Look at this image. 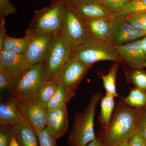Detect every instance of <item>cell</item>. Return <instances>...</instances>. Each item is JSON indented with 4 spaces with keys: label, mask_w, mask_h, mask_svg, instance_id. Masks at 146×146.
Returning a JSON list of instances; mask_svg holds the SVG:
<instances>
[{
    "label": "cell",
    "mask_w": 146,
    "mask_h": 146,
    "mask_svg": "<svg viewBox=\"0 0 146 146\" xmlns=\"http://www.w3.org/2000/svg\"><path fill=\"white\" fill-rule=\"evenodd\" d=\"M138 109L121 101L115 106L112 118L106 128H101L96 136L102 146H118L128 141L137 132Z\"/></svg>",
    "instance_id": "obj_1"
},
{
    "label": "cell",
    "mask_w": 146,
    "mask_h": 146,
    "mask_svg": "<svg viewBox=\"0 0 146 146\" xmlns=\"http://www.w3.org/2000/svg\"><path fill=\"white\" fill-rule=\"evenodd\" d=\"M72 56L86 65H94L95 63L103 60L123 64L115 47L90 32L82 43L74 48Z\"/></svg>",
    "instance_id": "obj_2"
},
{
    "label": "cell",
    "mask_w": 146,
    "mask_h": 146,
    "mask_svg": "<svg viewBox=\"0 0 146 146\" xmlns=\"http://www.w3.org/2000/svg\"><path fill=\"white\" fill-rule=\"evenodd\" d=\"M102 97L100 92L94 94L85 110L76 114L72 129L68 138L69 146H85L96 139L94 117L97 104Z\"/></svg>",
    "instance_id": "obj_3"
},
{
    "label": "cell",
    "mask_w": 146,
    "mask_h": 146,
    "mask_svg": "<svg viewBox=\"0 0 146 146\" xmlns=\"http://www.w3.org/2000/svg\"><path fill=\"white\" fill-rule=\"evenodd\" d=\"M66 4L63 0L35 11L29 29L33 33L56 35L61 31Z\"/></svg>",
    "instance_id": "obj_4"
},
{
    "label": "cell",
    "mask_w": 146,
    "mask_h": 146,
    "mask_svg": "<svg viewBox=\"0 0 146 146\" xmlns=\"http://www.w3.org/2000/svg\"><path fill=\"white\" fill-rule=\"evenodd\" d=\"M73 49L61 31L54 36L44 59L46 81L55 82L58 72L72 56Z\"/></svg>",
    "instance_id": "obj_5"
},
{
    "label": "cell",
    "mask_w": 146,
    "mask_h": 146,
    "mask_svg": "<svg viewBox=\"0 0 146 146\" xmlns=\"http://www.w3.org/2000/svg\"><path fill=\"white\" fill-rule=\"evenodd\" d=\"M46 72L44 60L31 67L17 81L11 91L13 97L17 99L36 97L37 91L45 81Z\"/></svg>",
    "instance_id": "obj_6"
},
{
    "label": "cell",
    "mask_w": 146,
    "mask_h": 146,
    "mask_svg": "<svg viewBox=\"0 0 146 146\" xmlns=\"http://www.w3.org/2000/svg\"><path fill=\"white\" fill-rule=\"evenodd\" d=\"M93 65L83 64L71 56L58 72L55 82L74 97L79 84Z\"/></svg>",
    "instance_id": "obj_7"
},
{
    "label": "cell",
    "mask_w": 146,
    "mask_h": 146,
    "mask_svg": "<svg viewBox=\"0 0 146 146\" xmlns=\"http://www.w3.org/2000/svg\"><path fill=\"white\" fill-rule=\"evenodd\" d=\"M61 31L74 48L82 43L89 33L83 18L67 4Z\"/></svg>",
    "instance_id": "obj_8"
},
{
    "label": "cell",
    "mask_w": 146,
    "mask_h": 146,
    "mask_svg": "<svg viewBox=\"0 0 146 146\" xmlns=\"http://www.w3.org/2000/svg\"><path fill=\"white\" fill-rule=\"evenodd\" d=\"M15 99L21 114L33 128L36 134L46 127V121L48 112L46 104L36 97Z\"/></svg>",
    "instance_id": "obj_9"
},
{
    "label": "cell",
    "mask_w": 146,
    "mask_h": 146,
    "mask_svg": "<svg viewBox=\"0 0 146 146\" xmlns=\"http://www.w3.org/2000/svg\"><path fill=\"white\" fill-rule=\"evenodd\" d=\"M145 36V31L133 27L123 17H114L110 25L107 42L113 46H122Z\"/></svg>",
    "instance_id": "obj_10"
},
{
    "label": "cell",
    "mask_w": 146,
    "mask_h": 146,
    "mask_svg": "<svg viewBox=\"0 0 146 146\" xmlns=\"http://www.w3.org/2000/svg\"><path fill=\"white\" fill-rule=\"evenodd\" d=\"M30 68L25 54L0 51V71L16 83Z\"/></svg>",
    "instance_id": "obj_11"
},
{
    "label": "cell",
    "mask_w": 146,
    "mask_h": 146,
    "mask_svg": "<svg viewBox=\"0 0 146 146\" xmlns=\"http://www.w3.org/2000/svg\"><path fill=\"white\" fill-rule=\"evenodd\" d=\"M123 64L133 69L146 67V56L142 46V38L122 46H115Z\"/></svg>",
    "instance_id": "obj_12"
},
{
    "label": "cell",
    "mask_w": 146,
    "mask_h": 146,
    "mask_svg": "<svg viewBox=\"0 0 146 146\" xmlns=\"http://www.w3.org/2000/svg\"><path fill=\"white\" fill-rule=\"evenodd\" d=\"M55 35L33 33L30 44L24 53L30 68L44 60Z\"/></svg>",
    "instance_id": "obj_13"
},
{
    "label": "cell",
    "mask_w": 146,
    "mask_h": 146,
    "mask_svg": "<svg viewBox=\"0 0 146 146\" xmlns=\"http://www.w3.org/2000/svg\"><path fill=\"white\" fill-rule=\"evenodd\" d=\"M46 125L51 133L57 139L63 136L69 127L67 104L48 110Z\"/></svg>",
    "instance_id": "obj_14"
},
{
    "label": "cell",
    "mask_w": 146,
    "mask_h": 146,
    "mask_svg": "<svg viewBox=\"0 0 146 146\" xmlns=\"http://www.w3.org/2000/svg\"><path fill=\"white\" fill-rule=\"evenodd\" d=\"M0 124L1 125H13L18 124L30 125L21 114L14 97L0 104Z\"/></svg>",
    "instance_id": "obj_15"
},
{
    "label": "cell",
    "mask_w": 146,
    "mask_h": 146,
    "mask_svg": "<svg viewBox=\"0 0 146 146\" xmlns=\"http://www.w3.org/2000/svg\"><path fill=\"white\" fill-rule=\"evenodd\" d=\"M75 9L84 20H94L99 18L115 17V14L105 8L101 3L89 4H72L68 5Z\"/></svg>",
    "instance_id": "obj_16"
},
{
    "label": "cell",
    "mask_w": 146,
    "mask_h": 146,
    "mask_svg": "<svg viewBox=\"0 0 146 146\" xmlns=\"http://www.w3.org/2000/svg\"><path fill=\"white\" fill-rule=\"evenodd\" d=\"M13 136L20 146H40L37 134L31 126L26 124L11 125Z\"/></svg>",
    "instance_id": "obj_17"
},
{
    "label": "cell",
    "mask_w": 146,
    "mask_h": 146,
    "mask_svg": "<svg viewBox=\"0 0 146 146\" xmlns=\"http://www.w3.org/2000/svg\"><path fill=\"white\" fill-rule=\"evenodd\" d=\"M33 36V33L29 29L25 35L21 38H15L6 35L0 51L5 50L16 54H24L26 52Z\"/></svg>",
    "instance_id": "obj_18"
},
{
    "label": "cell",
    "mask_w": 146,
    "mask_h": 146,
    "mask_svg": "<svg viewBox=\"0 0 146 146\" xmlns=\"http://www.w3.org/2000/svg\"><path fill=\"white\" fill-rule=\"evenodd\" d=\"M114 17L101 18L94 20H84L89 32L94 36L107 42L110 25Z\"/></svg>",
    "instance_id": "obj_19"
},
{
    "label": "cell",
    "mask_w": 146,
    "mask_h": 146,
    "mask_svg": "<svg viewBox=\"0 0 146 146\" xmlns=\"http://www.w3.org/2000/svg\"><path fill=\"white\" fill-rule=\"evenodd\" d=\"M114 97L106 93L101 100V110L98 119L101 128H106L111 120L115 106Z\"/></svg>",
    "instance_id": "obj_20"
},
{
    "label": "cell",
    "mask_w": 146,
    "mask_h": 146,
    "mask_svg": "<svg viewBox=\"0 0 146 146\" xmlns=\"http://www.w3.org/2000/svg\"><path fill=\"white\" fill-rule=\"evenodd\" d=\"M119 65V63H114L110 68L106 75L101 72H98V75L102 80L106 93L111 95L114 98L119 96L117 91L116 79Z\"/></svg>",
    "instance_id": "obj_21"
},
{
    "label": "cell",
    "mask_w": 146,
    "mask_h": 146,
    "mask_svg": "<svg viewBox=\"0 0 146 146\" xmlns=\"http://www.w3.org/2000/svg\"><path fill=\"white\" fill-rule=\"evenodd\" d=\"M120 100L130 107L139 109L146 106V91L134 87L127 96L120 97Z\"/></svg>",
    "instance_id": "obj_22"
},
{
    "label": "cell",
    "mask_w": 146,
    "mask_h": 146,
    "mask_svg": "<svg viewBox=\"0 0 146 146\" xmlns=\"http://www.w3.org/2000/svg\"><path fill=\"white\" fill-rule=\"evenodd\" d=\"M127 80L139 89L146 91V71L144 69H133L125 67Z\"/></svg>",
    "instance_id": "obj_23"
},
{
    "label": "cell",
    "mask_w": 146,
    "mask_h": 146,
    "mask_svg": "<svg viewBox=\"0 0 146 146\" xmlns=\"http://www.w3.org/2000/svg\"><path fill=\"white\" fill-rule=\"evenodd\" d=\"M73 97L62 86L58 85L57 89L54 95L47 104L48 110L53 109L67 104Z\"/></svg>",
    "instance_id": "obj_24"
},
{
    "label": "cell",
    "mask_w": 146,
    "mask_h": 146,
    "mask_svg": "<svg viewBox=\"0 0 146 146\" xmlns=\"http://www.w3.org/2000/svg\"><path fill=\"white\" fill-rule=\"evenodd\" d=\"M58 84L54 81H45L39 88L36 97L47 105L55 93Z\"/></svg>",
    "instance_id": "obj_25"
},
{
    "label": "cell",
    "mask_w": 146,
    "mask_h": 146,
    "mask_svg": "<svg viewBox=\"0 0 146 146\" xmlns=\"http://www.w3.org/2000/svg\"><path fill=\"white\" fill-rule=\"evenodd\" d=\"M146 12V0H133L115 17H125L136 13Z\"/></svg>",
    "instance_id": "obj_26"
},
{
    "label": "cell",
    "mask_w": 146,
    "mask_h": 146,
    "mask_svg": "<svg viewBox=\"0 0 146 146\" xmlns=\"http://www.w3.org/2000/svg\"><path fill=\"white\" fill-rule=\"evenodd\" d=\"M131 1V0H101V4L108 10L117 14L121 12Z\"/></svg>",
    "instance_id": "obj_27"
},
{
    "label": "cell",
    "mask_w": 146,
    "mask_h": 146,
    "mask_svg": "<svg viewBox=\"0 0 146 146\" xmlns=\"http://www.w3.org/2000/svg\"><path fill=\"white\" fill-rule=\"evenodd\" d=\"M123 18L133 27L143 31L146 30V12L136 13Z\"/></svg>",
    "instance_id": "obj_28"
},
{
    "label": "cell",
    "mask_w": 146,
    "mask_h": 146,
    "mask_svg": "<svg viewBox=\"0 0 146 146\" xmlns=\"http://www.w3.org/2000/svg\"><path fill=\"white\" fill-rule=\"evenodd\" d=\"M40 146H57V138L54 136L47 127L37 134Z\"/></svg>",
    "instance_id": "obj_29"
},
{
    "label": "cell",
    "mask_w": 146,
    "mask_h": 146,
    "mask_svg": "<svg viewBox=\"0 0 146 146\" xmlns=\"http://www.w3.org/2000/svg\"><path fill=\"white\" fill-rule=\"evenodd\" d=\"M136 128L137 132L143 139L146 146V106L138 109Z\"/></svg>",
    "instance_id": "obj_30"
},
{
    "label": "cell",
    "mask_w": 146,
    "mask_h": 146,
    "mask_svg": "<svg viewBox=\"0 0 146 146\" xmlns=\"http://www.w3.org/2000/svg\"><path fill=\"white\" fill-rule=\"evenodd\" d=\"M13 136L11 125H1L0 146H9Z\"/></svg>",
    "instance_id": "obj_31"
},
{
    "label": "cell",
    "mask_w": 146,
    "mask_h": 146,
    "mask_svg": "<svg viewBox=\"0 0 146 146\" xmlns=\"http://www.w3.org/2000/svg\"><path fill=\"white\" fill-rule=\"evenodd\" d=\"M16 84V82L4 73L0 71V89L1 91L10 89L12 91Z\"/></svg>",
    "instance_id": "obj_32"
},
{
    "label": "cell",
    "mask_w": 146,
    "mask_h": 146,
    "mask_svg": "<svg viewBox=\"0 0 146 146\" xmlns=\"http://www.w3.org/2000/svg\"><path fill=\"white\" fill-rule=\"evenodd\" d=\"M127 146H145V144L141 135L136 132L129 139Z\"/></svg>",
    "instance_id": "obj_33"
},
{
    "label": "cell",
    "mask_w": 146,
    "mask_h": 146,
    "mask_svg": "<svg viewBox=\"0 0 146 146\" xmlns=\"http://www.w3.org/2000/svg\"><path fill=\"white\" fill-rule=\"evenodd\" d=\"M66 4L70 5L72 4H89L101 3V0H63Z\"/></svg>",
    "instance_id": "obj_34"
},
{
    "label": "cell",
    "mask_w": 146,
    "mask_h": 146,
    "mask_svg": "<svg viewBox=\"0 0 146 146\" xmlns=\"http://www.w3.org/2000/svg\"><path fill=\"white\" fill-rule=\"evenodd\" d=\"M6 33L5 29V19H0V48L2 45L3 41Z\"/></svg>",
    "instance_id": "obj_35"
},
{
    "label": "cell",
    "mask_w": 146,
    "mask_h": 146,
    "mask_svg": "<svg viewBox=\"0 0 146 146\" xmlns=\"http://www.w3.org/2000/svg\"><path fill=\"white\" fill-rule=\"evenodd\" d=\"M85 146H102V145L99 140L96 138L95 140L91 141L88 145Z\"/></svg>",
    "instance_id": "obj_36"
},
{
    "label": "cell",
    "mask_w": 146,
    "mask_h": 146,
    "mask_svg": "<svg viewBox=\"0 0 146 146\" xmlns=\"http://www.w3.org/2000/svg\"><path fill=\"white\" fill-rule=\"evenodd\" d=\"M142 46L143 52L146 56V36L142 38Z\"/></svg>",
    "instance_id": "obj_37"
},
{
    "label": "cell",
    "mask_w": 146,
    "mask_h": 146,
    "mask_svg": "<svg viewBox=\"0 0 146 146\" xmlns=\"http://www.w3.org/2000/svg\"><path fill=\"white\" fill-rule=\"evenodd\" d=\"M9 146H20L18 144L17 140H16V138L13 136L11 139V141Z\"/></svg>",
    "instance_id": "obj_38"
},
{
    "label": "cell",
    "mask_w": 146,
    "mask_h": 146,
    "mask_svg": "<svg viewBox=\"0 0 146 146\" xmlns=\"http://www.w3.org/2000/svg\"><path fill=\"white\" fill-rule=\"evenodd\" d=\"M127 141L123 142L121 145H119L118 146H127Z\"/></svg>",
    "instance_id": "obj_39"
},
{
    "label": "cell",
    "mask_w": 146,
    "mask_h": 146,
    "mask_svg": "<svg viewBox=\"0 0 146 146\" xmlns=\"http://www.w3.org/2000/svg\"><path fill=\"white\" fill-rule=\"evenodd\" d=\"M58 1V0H51V2H54V1Z\"/></svg>",
    "instance_id": "obj_40"
},
{
    "label": "cell",
    "mask_w": 146,
    "mask_h": 146,
    "mask_svg": "<svg viewBox=\"0 0 146 146\" xmlns=\"http://www.w3.org/2000/svg\"><path fill=\"white\" fill-rule=\"evenodd\" d=\"M145 33H146V30L145 31Z\"/></svg>",
    "instance_id": "obj_41"
},
{
    "label": "cell",
    "mask_w": 146,
    "mask_h": 146,
    "mask_svg": "<svg viewBox=\"0 0 146 146\" xmlns=\"http://www.w3.org/2000/svg\"><path fill=\"white\" fill-rule=\"evenodd\" d=\"M0 1H3V0H0Z\"/></svg>",
    "instance_id": "obj_42"
},
{
    "label": "cell",
    "mask_w": 146,
    "mask_h": 146,
    "mask_svg": "<svg viewBox=\"0 0 146 146\" xmlns=\"http://www.w3.org/2000/svg\"><path fill=\"white\" fill-rule=\"evenodd\" d=\"M133 1V0H131V1Z\"/></svg>",
    "instance_id": "obj_43"
}]
</instances>
